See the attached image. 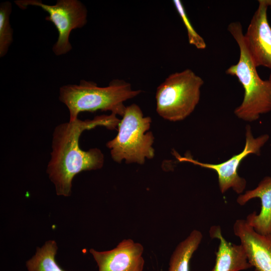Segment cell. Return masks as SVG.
<instances>
[{
    "mask_svg": "<svg viewBox=\"0 0 271 271\" xmlns=\"http://www.w3.org/2000/svg\"><path fill=\"white\" fill-rule=\"evenodd\" d=\"M268 80L269 81V82H270V84H271V73H270V74H269V77H268Z\"/></svg>",
    "mask_w": 271,
    "mask_h": 271,
    "instance_id": "cell-18",
    "label": "cell"
},
{
    "mask_svg": "<svg viewBox=\"0 0 271 271\" xmlns=\"http://www.w3.org/2000/svg\"><path fill=\"white\" fill-rule=\"evenodd\" d=\"M141 90H134L128 82L112 80L107 86L99 87L93 81L81 80L78 85L68 84L59 89V99L68 108L69 121L78 118L81 112L109 111L122 116L126 106L124 102L136 97Z\"/></svg>",
    "mask_w": 271,
    "mask_h": 271,
    "instance_id": "cell-2",
    "label": "cell"
},
{
    "mask_svg": "<svg viewBox=\"0 0 271 271\" xmlns=\"http://www.w3.org/2000/svg\"><path fill=\"white\" fill-rule=\"evenodd\" d=\"M122 117L117 135L106 144L111 158L118 163L125 160L126 164H144L146 159L155 156L154 137L152 132L148 131L152 119L144 116L136 104L126 106Z\"/></svg>",
    "mask_w": 271,
    "mask_h": 271,
    "instance_id": "cell-4",
    "label": "cell"
},
{
    "mask_svg": "<svg viewBox=\"0 0 271 271\" xmlns=\"http://www.w3.org/2000/svg\"><path fill=\"white\" fill-rule=\"evenodd\" d=\"M244 40L255 67L271 69V27L267 16L268 7L263 0H258Z\"/></svg>",
    "mask_w": 271,
    "mask_h": 271,
    "instance_id": "cell-8",
    "label": "cell"
},
{
    "mask_svg": "<svg viewBox=\"0 0 271 271\" xmlns=\"http://www.w3.org/2000/svg\"><path fill=\"white\" fill-rule=\"evenodd\" d=\"M245 143L243 150L224 162L213 164L202 163L192 158L190 155L181 157L176 152L174 156L180 162H186L202 168L212 170L217 174L219 189L221 193L231 188L237 194L242 193L246 186V181L238 174V169L243 159L250 154L259 156L261 148L269 140V135L264 134L254 138L249 125L245 127Z\"/></svg>",
    "mask_w": 271,
    "mask_h": 271,
    "instance_id": "cell-7",
    "label": "cell"
},
{
    "mask_svg": "<svg viewBox=\"0 0 271 271\" xmlns=\"http://www.w3.org/2000/svg\"><path fill=\"white\" fill-rule=\"evenodd\" d=\"M204 83L203 79L190 69L171 74L157 88L158 114L170 121L185 119L199 103Z\"/></svg>",
    "mask_w": 271,
    "mask_h": 271,
    "instance_id": "cell-5",
    "label": "cell"
},
{
    "mask_svg": "<svg viewBox=\"0 0 271 271\" xmlns=\"http://www.w3.org/2000/svg\"><path fill=\"white\" fill-rule=\"evenodd\" d=\"M202 237L201 232L195 229L181 241L171 255L169 271H190V259L199 247Z\"/></svg>",
    "mask_w": 271,
    "mask_h": 271,
    "instance_id": "cell-13",
    "label": "cell"
},
{
    "mask_svg": "<svg viewBox=\"0 0 271 271\" xmlns=\"http://www.w3.org/2000/svg\"><path fill=\"white\" fill-rule=\"evenodd\" d=\"M98 271H143L144 247L132 239L122 240L114 248L104 251L90 249Z\"/></svg>",
    "mask_w": 271,
    "mask_h": 271,
    "instance_id": "cell-9",
    "label": "cell"
},
{
    "mask_svg": "<svg viewBox=\"0 0 271 271\" xmlns=\"http://www.w3.org/2000/svg\"><path fill=\"white\" fill-rule=\"evenodd\" d=\"M227 29L238 44L240 53L237 63L230 66L225 72L237 78L244 92L243 100L234 113L241 120L254 121L271 111V84L268 80H262L257 73L245 43L240 22L230 23Z\"/></svg>",
    "mask_w": 271,
    "mask_h": 271,
    "instance_id": "cell-3",
    "label": "cell"
},
{
    "mask_svg": "<svg viewBox=\"0 0 271 271\" xmlns=\"http://www.w3.org/2000/svg\"><path fill=\"white\" fill-rule=\"evenodd\" d=\"M16 5L22 10L28 6H36L48 13L45 20L53 24L58 37L52 50L56 56L65 54L72 49L69 41L71 31L84 27L87 22L86 6L78 0H58L54 5L44 4L40 0H17Z\"/></svg>",
    "mask_w": 271,
    "mask_h": 271,
    "instance_id": "cell-6",
    "label": "cell"
},
{
    "mask_svg": "<svg viewBox=\"0 0 271 271\" xmlns=\"http://www.w3.org/2000/svg\"><path fill=\"white\" fill-rule=\"evenodd\" d=\"M234 234L240 240L249 263L255 271H271V235L257 233L245 220H236Z\"/></svg>",
    "mask_w": 271,
    "mask_h": 271,
    "instance_id": "cell-10",
    "label": "cell"
},
{
    "mask_svg": "<svg viewBox=\"0 0 271 271\" xmlns=\"http://www.w3.org/2000/svg\"><path fill=\"white\" fill-rule=\"evenodd\" d=\"M12 6L11 2L6 1L0 4V57L8 53L13 41V30L11 26L10 16Z\"/></svg>",
    "mask_w": 271,
    "mask_h": 271,
    "instance_id": "cell-15",
    "label": "cell"
},
{
    "mask_svg": "<svg viewBox=\"0 0 271 271\" xmlns=\"http://www.w3.org/2000/svg\"><path fill=\"white\" fill-rule=\"evenodd\" d=\"M209 234L211 238L220 241L215 263L211 271H240L252 267L243 246L227 241L222 236L219 226L211 227Z\"/></svg>",
    "mask_w": 271,
    "mask_h": 271,
    "instance_id": "cell-12",
    "label": "cell"
},
{
    "mask_svg": "<svg viewBox=\"0 0 271 271\" xmlns=\"http://www.w3.org/2000/svg\"><path fill=\"white\" fill-rule=\"evenodd\" d=\"M173 3L187 30L189 44L194 46L198 49L203 50L205 49L206 44L204 39L193 28L181 1L180 0H174L173 1Z\"/></svg>",
    "mask_w": 271,
    "mask_h": 271,
    "instance_id": "cell-16",
    "label": "cell"
},
{
    "mask_svg": "<svg viewBox=\"0 0 271 271\" xmlns=\"http://www.w3.org/2000/svg\"><path fill=\"white\" fill-rule=\"evenodd\" d=\"M120 120L116 115L111 113L96 116L92 119L82 120L78 118L55 127L46 172L54 184L58 195H70L72 181L77 174L99 169L103 166L104 155L100 149L94 148L84 151L80 148L79 139L82 133L97 126L113 129Z\"/></svg>",
    "mask_w": 271,
    "mask_h": 271,
    "instance_id": "cell-1",
    "label": "cell"
},
{
    "mask_svg": "<svg viewBox=\"0 0 271 271\" xmlns=\"http://www.w3.org/2000/svg\"><path fill=\"white\" fill-rule=\"evenodd\" d=\"M265 4L267 5L268 8H270L271 9V0H263Z\"/></svg>",
    "mask_w": 271,
    "mask_h": 271,
    "instance_id": "cell-17",
    "label": "cell"
},
{
    "mask_svg": "<svg viewBox=\"0 0 271 271\" xmlns=\"http://www.w3.org/2000/svg\"><path fill=\"white\" fill-rule=\"evenodd\" d=\"M258 198L261 201V210L258 214L255 212L246 217V221L258 233L271 235V177H264L254 189L240 194L236 201L241 206L250 200Z\"/></svg>",
    "mask_w": 271,
    "mask_h": 271,
    "instance_id": "cell-11",
    "label": "cell"
},
{
    "mask_svg": "<svg viewBox=\"0 0 271 271\" xmlns=\"http://www.w3.org/2000/svg\"><path fill=\"white\" fill-rule=\"evenodd\" d=\"M57 250L54 240H49L41 248H37L35 255L26 262L28 271H65L57 263Z\"/></svg>",
    "mask_w": 271,
    "mask_h": 271,
    "instance_id": "cell-14",
    "label": "cell"
}]
</instances>
